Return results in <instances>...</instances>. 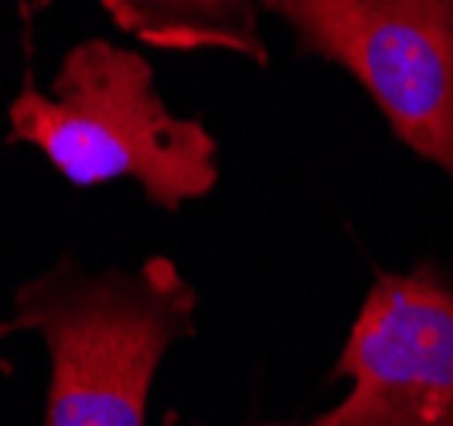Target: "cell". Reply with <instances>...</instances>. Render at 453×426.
Returning <instances> with one entry per match:
<instances>
[{
    "label": "cell",
    "instance_id": "cell-1",
    "mask_svg": "<svg viewBox=\"0 0 453 426\" xmlns=\"http://www.w3.org/2000/svg\"><path fill=\"white\" fill-rule=\"evenodd\" d=\"M7 123V143L38 147L72 188L134 181L150 205L178 212L219 184V143L208 127L167 110L140 51L103 38L68 48L51 92L27 72Z\"/></svg>",
    "mask_w": 453,
    "mask_h": 426
},
{
    "label": "cell",
    "instance_id": "cell-2",
    "mask_svg": "<svg viewBox=\"0 0 453 426\" xmlns=\"http://www.w3.org/2000/svg\"><path fill=\"white\" fill-rule=\"evenodd\" d=\"M198 290L167 256L89 273L62 259L14 293L11 331H38L51 359L45 426H147L157 365L195 335Z\"/></svg>",
    "mask_w": 453,
    "mask_h": 426
},
{
    "label": "cell",
    "instance_id": "cell-3",
    "mask_svg": "<svg viewBox=\"0 0 453 426\" xmlns=\"http://www.w3.org/2000/svg\"><path fill=\"white\" fill-rule=\"evenodd\" d=\"M296 51L344 68L392 136L453 184V0H259Z\"/></svg>",
    "mask_w": 453,
    "mask_h": 426
},
{
    "label": "cell",
    "instance_id": "cell-4",
    "mask_svg": "<svg viewBox=\"0 0 453 426\" xmlns=\"http://www.w3.org/2000/svg\"><path fill=\"white\" fill-rule=\"evenodd\" d=\"M351 382L307 426H453V280L436 263L375 273L334 361Z\"/></svg>",
    "mask_w": 453,
    "mask_h": 426
},
{
    "label": "cell",
    "instance_id": "cell-5",
    "mask_svg": "<svg viewBox=\"0 0 453 426\" xmlns=\"http://www.w3.org/2000/svg\"><path fill=\"white\" fill-rule=\"evenodd\" d=\"M110 21L164 51H232L270 66L259 0H99Z\"/></svg>",
    "mask_w": 453,
    "mask_h": 426
},
{
    "label": "cell",
    "instance_id": "cell-6",
    "mask_svg": "<svg viewBox=\"0 0 453 426\" xmlns=\"http://www.w3.org/2000/svg\"><path fill=\"white\" fill-rule=\"evenodd\" d=\"M4 335H11V324H0V337Z\"/></svg>",
    "mask_w": 453,
    "mask_h": 426
}]
</instances>
